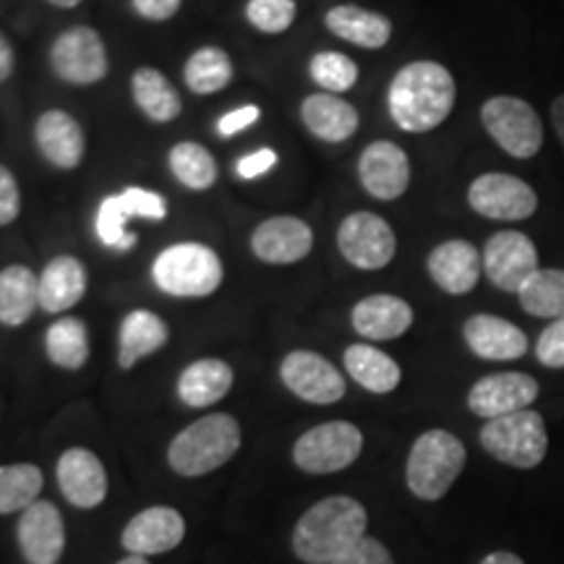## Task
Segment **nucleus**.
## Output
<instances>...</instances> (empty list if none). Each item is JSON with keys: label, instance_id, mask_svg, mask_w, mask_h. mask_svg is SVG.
<instances>
[{"label": "nucleus", "instance_id": "f257e3e1", "mask_svg": "<svg viewBox=\"0 0 564 564\" xmlns=\"http://www.w3.org/2000/svg\"><path fill=\"white\" fill-rule=\"evenodd\" d=\"M455 76L436 61H413L392 76L387 110L400 131L429 133L453 116Z\"/></svg>", "mask_w": 564, "mask_h": 564}, {"label": "nucleus", "instance_id": "f03ea898", "mask_svg": "<svg viewBox=\"0 0 564 564\" xmlns=\"http://www.w3.org/2000/svg\"><path fill=\"white\" fill-rule=\"evenodd\" d=\"M369 512L352 497L319 499L301 514L293 531V552L306 564H333L366 539Z\"/></svg>", "mask_w": 564, "mask_h": 564}, {"label": "nucleus", "instance_id": "7ed1b4c3", "mask_svg": "<svg viewBox=\"0 0 564 564\" xmlns=\"http://www.w3.org/2000/svg\"><path fill=\"white\" fill-rule=\"evenodd\" d=\"M241 423L230 413H209L173 436L167 463L183 478H199L223 468L241 449Z\"/></svg>", "mask_w": 564, "mask_h": 564}, {"label": "nucleus", "instance_id": "20e7f679", "mask_svg": "<svg viewBox=\"0 0 564 564\" xmlns=\"http://www.w3.org/2000/svg\"><path fill=\"white\" fill-rule=\"evenodd\" d=\"M152 280L160 293L173 295V299H207L220 291L225 264L212 246L181 241L154 257Z\"/></svg>", "mask_w": 564, "mask_h": 564}, {"label": "nucleus", "instance_id": "39448f33", "mask_svg": "<svg viewBox=\"0 0 564 564\" xmlns=\"http://www.w3.org/2000/svg\"><path fill=\"white\" fill-rule=\"evenodd\" d=\"M468 453L447 429H429L413 442L405 465L408 489L423 502H436L460 478Z\"/></svg>", "mask_w": 564, "mask_h": 564}, {"label": "nucleus", "instance_id": "423d86ee", "mask_svg": "<svg viewBox=\"0 0 564 564\" xmlns=\"http://www.w3.org/2000/svg\"><path fill=\"white\" fill-rule=\"evenodd\" d=\"M478 440L494 460L512 465L518 470H531L544 463L549 449L544 415L531 408L486 421Z\"/></svg>", "mask_w": 564, "mask_h": 564}, {"label": "nucleus", "instance_id": "0eeeda50", "mask_svg": "<svg viewBox=\"0 0 564 564\" xmlns=\"http://www.w3.org/2000/svg\"><path fill=\"white\" fill-rule=\"evenodd\" d=\"M481 123L494 144L514 160H531L544 147V123L523 97H489L481 108Z\"/></svg>", "mask_w": 564, "mask_h": 564}, {"label": "nucleus", "instance_id": "6e6552de", "mask_svg": "<svg viewBox=\"0 0 564 564\" xmlns=\"http://www.w3.org/2000/svg\"><path fill=\"white\" fill-rule=\"evenodd\" d=\"M364 434L350 421H327L303 432L293 444V463L303 474H340L361 457Z\"/></svg>", "mask_w": 564, "mask_h": 564}, {"label": "nucleus", "instance_id": "1a4fd4ad", "mask_svg": "<svg viewBox=\"0 0 564 564\" xmlns=\"http://www.w3.org/2000/svg\"><path fill=\"white\" fill-rule=\"evenodd\" d=\"M131 217L141 220L162 223L167 217V199L158 192L141 186H129L121 194L105 196L100 209L95 215V232L105 249L112 251H131L139 241L129 230Z\"/></svg>", "mask_w": 564, "mask_h": 564}, {"label": "nucleus", "instance_id": "9d476101", "mask_svg": "<svg viewBox=\"0 0 564 564\" xmlns=\"http://www.w3.org/2000/svg\"><path fill=\"white\" fill-rule=\"evenodd\" d=\"M337 251L356 270L379 272L398 253V236L382 215L352 212L337 228Z\"/></svg>", "mask_w": 564, "mask_h": 564}, {"label": "nucleus", "instance_id": "9b49d317", "mask_svg": "<svg viewBox=\"0 0 564 564\" xmlns=\"http://www.w3.org/2000/svg\"><path fill=\"white\" fill-rule=\"evenodd\" d=\"M51 68L61 82L70 87H91L100 84L110 70L108 47L100 32L87 24L70 26L51 47Z\"/></svg>", "mask_w": 564, "mask_h": 564}, {"label": "nucleus", "instance_id": "f8f14e48", "mask_svg": "<svg viewBox=\"0 0 564 564\" xmlns=\"http://www.w3.org/2000/svg\"><path fill=\"white\" fill-rule=\"evenodd\" d=\"M468 204L476 215L497 223H520L535 215L539 194L531 183L510 173H484L468 186Z\"/></svg>", "mask_w": 564, "mask_h": 564}, {"label": "nucleus", "instance_id": "ddd939ff", "mask_svg": "<svg viewBox=\"0 0 564 564\" xmlns=\"http://www.w3.org/2000/svg\"><path fill=\"white\" fill-rule=\"evenodd\" d=\"M484 272L494 288L505 293H520L539 267V249L531 236L520 230H499L484 246Z\"/></svg>", "mask_w": 564, "mask_h": 564}, {"label": "nucleus", "instance_id": "4468645a", "mask_svg": "<svg viewBox=\"0 0 564 564\" xmlns=\"http://www.w3.org/2000/svg\"><path fill=\"white\" fill-rule=\"evenodd\" d=\"M282 384L312 405H335L345 398V377L333 361L314 350H293L280 364Z\"/></svg>", "mask_w": 564, "mask_h": 564}, {"label": "nucleus", "instance_id": "2eb2a0df", "mask_svg": "<svg viewBox=\"0 0 564 564\" xmlns=\"http://www.w3.org/2000/svg\"><path fill=\"white\" fill-rule=\"evenodd\" d=\"M249 246L253 257L264 264H299L314 251V230L295 215H274L253 228Z\"/></svg>", "mask_w": 564, "mask_h": 564}, {"label": "nucleus", "instance_id": "dca6fc26", "mask_svg": "<svg viewBox=\"0 0 564 564\" xmlns=\"http://www.w3.org/2000/svg\"><path fill=\"white\" fill-rule=\"evenodd\" d=\"M411 158L390 139L371 141L358 158V181L377 202L400 199L411 186Z\"/></svg>", "mask_w": 564, "mask_h": 564}, {"label": "nucleus", "instance_id": "f3484780", "mask_svg": "<svg viewBox=\"0 0 564 564\" xmlns=\"http://www.w3.org/2000/svg\"><path fill=\"white\" fill-rule=\"evenodd\" d=\"M541 387L531 373L502 371L478 379L468 392V411L478 419H502V415L528 411L539 398Z\"/></svg>", "mask_w": 564, "mask_h": 564}, {"label": "nucleus", "instance_id": "a211bd4d", "mask_svg": "<svg viewBox=\"0 0 564 564\" xmlns=\"http://www.w3.org/2000/svg\"><path fill=\"white\" fill-rule=\"evenodd\" d=\"M19 549L26 564H58L66 549V525L63 514L53 502H37L26 507L19 518Z\"/></svg>", "mask_w": 564, "mask_h": 564}, {"label": "nucleus", "instance_id": "6ab92c4d", "mask_svg": "<svg viewBox=\"0 0 564 564\" xmlns=\"http://www.w3.org/2000/svg\"><path fill=\"white\" fill-rule=\"evenodd\" d=\"M426 272L440 291L449 295H468L478 285L484 272V259L470 241L449 238L429 251Z\"/></svg>", "mask_w": 564, "mask_h": 564}, {"label": "nucleus", "instance_id": "aec40b11", "mask_svg": "<svg viewBox=\"0 0 564 564\" xmlns=\"http://www.w3.org/2000/svg\"><path fill=\"white\" fill-rule=\"evenodd\" d=\"M186 535V520L173 507H147L139 514H133L129 525L123 528L121 544L126 552L139 556L165 554L181 546Z\"/></svg>", "mask_w": 564, "mask_h": 564}, {"label": "nucleus", "instance_id": "412c9836", "mask_svg": "<svg viewBox=\"0 0 564 564\" xmlns=\"http://www.w3.org/2000/svg\"><path fill=\"white\" fill-rule=\"evenodd\" d=\"M55 476H58L63 497L74 507H79V510L100 507L105 497H108V474H105V465L87 447L66 449L61 455Z\"/></svg>", "mask_w": 564, "mask_h": 564}, {"label": "nucleus", "instance_id": "4be33fe9", "mask_svg": "<svg viewBox=\"0 0 564 564\" xmlns=\"http://www.w3.org/2000/svg\"><path fill=\"white\" fill-rule=\"evenodd\" d=\"M34 144L45 162L58 171H76L87 154L82 123L66 110H45L34 123Z\"/></svg>", "mask_w": 564, "mask_h": 564}, {"label": "nucleus", "instance_id": "5701e85b", "mask_svg": "<svg viewBox=\"0 0 564 564\" xmlns=\"http://www.w3.org/2000/svg\"><path fill=\"white\" fill-rule=\"evenodd\" d=\"M413 306L392 293L366 295L352 306L350 324L364 340L387 343L403 337L413 327Z\"/></svg>", "mask_w": 564, "mask_h": 564}, {"label": "nucleus", "instance_id": "b1692460", "mask_svg": "<svg viewBox=\"0 0 564 564\" xmlns=\"http://www.w3.org/2000/svg\"><path fill=\"white\" fill-rule=\"evenodd\" d=\"M463 340L484 361H518L528 352V337L518 324L494 314H474L463 324Z\"/></svg>", "mask_w": 564, "mask_h": 564}, {"label": "nucleus", "instance_id": "393cba45", "mask_svg": "<svg viewBox=\"0 0 564 564\" xmlns=\"http://www.w3.org/2000/svg\"><path fill=\"white\" fill-rule=\"evenodd\" d=\"M87 288L89 274L82 259L61 253L40 272V308L47 314H66L87 295Z\"/></svg>", "mask_w": 564, "mask_h": 564}, {"label": "nucleus", "instance_id": "a878e982", "mask_svg": "<svg viewBox=\"0 0 564 564\" xmlns=\"http://www.w3.org/2000/svg\"><path fill=\"white\" fill-rule=\"evenodd\" d=\"M301 121L306 131L327 144H343L361 126V116L340 95L316 91L301 102Z\"/></svg>", "mask_w": 564, "mask_h": 564}, {"label": "nucleus", "instance_id": "bb28decb", "mask_svg": "<svg viewBox=\"0 0 564 564\" xmlns=\"http://www.w3.org/2000/svg\"><path fill=\"white\" fill-rule=\"evenodd\" d=\"M167 340H171V329L160 314L150 308H133L123 316L121 329H118V366L131 371L139 361L165 348Z\"/></svg>", "mask_w": 564, "mask_h": 564}, {"label": "nucleus", "instance_id": "cd10ccee", "mask_svg": "<svg viewBox=\"0 0 564 564\" xmlns=\"http://www.w3.org/2000/svg\"><path fill=\"white\" fill-rule=\"evenodd\" d=\"M232 382H236V373H232V366L228 361H223V358H199V361L188 364L181 371L175 392H178V400L186 408H209L228 398Z\"/></svg>", "mask_w": 564, "mask_h": 564}, {"label": "nucleus", "instance_id": "c85d7f7f", "mask_svg": "<svg viewBox=\"0 0 564 564\" xmlns=\"http://www.w3.org/2000/svg\"><path fill=\"white\" fill-rule=\"evenodd\" d=\"M324 26L350 45L364 47V51H382L392 40V21L379 11L361 9V6L343 3L327 11Z\"/></svg>", "mask_w": 564, "mask_h": 564}, {"label": "nucleus", "instance_id": "c756f323", "mask_svg": "<svg viewBox=\"0 0 564 564\" xmlns=\"http://www.w3.org/2000/svg\"><path fill=\"white\" fill-rule=\"evenodd\" d=\"M343 364L348 377L356 384H361L364 390L373 394H390L403 382V369L394 361L392 356H387L384 350L373 348L369 343H356L348 345L343 352Z\"/></svg>", "mask_w": 564, "mask_h": 564}, {"label": "nucleus", "instance_id": "7c9ffc66", "mask_svg": "<svg viewBox=\"0 0 564 564\" xmlns=\"http://www.w3.org/2000/svg\"><path fill=\"white\" fill-rule=\"evenodd\" d=\"M133 105L152 123H173L183 112V102L173 82L160 68L141 66L131 74Z\"/></svg>", "mask_w": 564, "mask_h": 564}, {"label": "nucleus", "instance_id": "2f4dec72", "mask_svg": "<svg viewBox=\"0 0 564 564\" xmlns=\"http://www.w3.org/2000/svg\"><path fill=\"white\" fill-rule=\"evenodd\" d=\"M40 308V278L30 267L9 264L0 270V324L21 327Z\"/></svg>", "mask_w": 564, "mask_h": 564}, {"label": "nucleus", "instance_id": "473e14b6", "mask_svg": "<svg viewBox=\"0 0 564 564\" xmlns=\"http://www.w3.org/2000/svg\"><path fill=\"white\" fill-rule=\"evenodd\" d=\"M45 352L51 364L63 371H79L87 366L89 348V329L79 316H61L47 327Z\"/></svg>", "mask_w": 564, "mask_h": 564}, {"label": "nucleus", "instance_id": "72a5a7b5", "mask_svg": "<svg viewBox=\"0 0 564 564\" xmlns=\"http://www.w3.org/2000/svg\"><path fill=\"white\" fill-rule=\"evenodd\" d=\"M232 76H236V68H232L230 55L217 45H204L199 51H194L188 55L186 66H183V84L199 97L228 89Z\"/></svg>", "mask_w": 564, "mask_h": 564}, {"label": "nucleus", "instance_id": "f704fd0d", "mask_svg": "<svg viewBox=\"0 0 564 564\" xmlns=\"http://www.w3.org/2000/svg\"><path fill=\"white\" fill-rule=\"evenodd\" d=\"M173 178L188 192H209L217 183V160L199 141H178L167 154Z\"/></svg>", "mask_w": 564, "mask_h": 564}, {"label": "nucleus", "instance_id": "c9c22d12", "mask_svg": "<svg viewBox=\"0 0 564 564\" xmlns=\"http://www.w3.org/2000/svg\"><path fill=\"white\" fill-rule=\"evenodd\" d=\"M520 308L535 319H564V270H539L518 293Z\"/></svg>", "mask_w": 564, "mask_h": 564}, {"label": "nucleus", "instance_id": "e433bc0d", "mask_svg": "<svg viewBox=\"0 0 564 564\" xmlns=\"http://www.w3.org/2000/svg\"><path fill=\"white\" fill-rule=\"evenodd\" d=\"M42 470L32 463L0 465V514L24 512L37 502L42 491Z\"/></svg>", "mask_w": 564, "mask_h": 564}, {"label": "nucleus", "instance_id": "4c0bfd02", "mask_svg": "<svg viewBox=\"0 0 564 564\" xmlns=\"http://www.w3.org/2000/svg\"><path fill=\"white\" fill-rule=\"evenodd\" d=\"M308 76L327 95H345L356 87L361 70H358V63L345 53L322 51L308 61Z\"/></svg>", "mask_w": 564, "mask_h": 564}, {"label": "nucleus", "instance_id": "58836bf2", "mask_svg": "<svg viewBox=\"0 0 564 564\" xmlns=\"http://www.w3.org/2000/svg\"><path fill=\"white\" fill-rule=\"evenodd\" d=\"M295 17H299L295 0H249L246 3V19H249L253 30L262 34L288 32Z\"/></svg>", "mask_w": 564, "mask_h": 564}, {"label": "nucleus", "instance_id": "ea45409f", "mask_svg": "<svg viewBox=\"0 0 564 564\" xmlns=\"http://www.w3.org/2000/svg\"><path fill=\"white\" fill-rule=\"evenodd\" d=\"M535 358L546 369H564V319H554L535 343Z\"/></svg>", "mask_w": 564, "mask_h": 564}, {"label": "nucleus", "instance_id": "a19ab883", "mask_svg": "<svg viewBox=\"0 0 564 564\" xmlns=\"http://www.w3.org/2000/svg\"><path fill=\"white\" fill-rule=\"evenodd\" d=\"M21 212V192L19 181L9 167L0 165V228L11 225Z\"/></svg>", "mask_w": 564, "mask_h": 564}, {"label": "nucleus", "instance_id": "79ce46f5", "mask_svg": "<svg viewBox=\"0 0 564 564\" xmlns=\"http://www.w3.org/2000/svg\"><path fill=\"white\" fill-rule=\"evenodd\" d=\"M274 165H278V152L270 150V147H262V150H253L249 154H243V158H238L236 173L238 178L243 181H257L270 173Z\"/></svg>", "mask_w": 564, "mask_h": 564}, {"label": "nucleus", "instance_id": "37998d69", "mask_svg": "<svg viewBox=\"0 0 564 564\" xmlns=\"http://www.w3.org/2000/svg\"><path fill=\"white\" fill-rule=\"evenodd\" d=\"M333 564H394L390 549L377 539H364Z\"/></svg>", "mask_w": 564, "mask_h": 564}, {"label": "nucleus", "instance_id": "c03bdc74", "mask_svg": "<svg viewBox=\"0 0 564 564\" xmlns=\"http://www.w3.org/2000/svg\"><path fill=\"white\" fill-rule=\"evenodd\" d=\"M259 118H262L259 105H241V108L228 110L225 116H220V121H217V133H220L223 139H230L236 137V133L251 129Z\"/></svg>", "mask_w": 564, "mask_h": 564}, {"label": "nucleus", "instance_id": "a18cd8bd", "mask_svg": "<svg viewBox=\"0 0 564 564\" xmlns=\"http://www.w3.org/2000/svg\"><path fill=\"white\" fill-rule=\"evenodd\" d=\"M133 11L147 21H167L181 11L183 0H131Z\"/></svg>", "mask_w": 564, "mask_h": 564}, {"label": "nucleus", "instance_id": "49530a36", "mask_svg": "<svg viewBox=\"0 0 564 564\" xmlns=\"http://www.w3.org/2000/svg\"><path fill=\"white\" fill-rule=\"evenodd\" d=\"M13 66H17V58H13V47L9 37L0 32V82H6L13 74Z\"/></svg>", "mask_w": 564, "mask_h": 564}, {"label": "nucleus", "instance_id": "de8ad7c7", "mask_svg": "<svg viewBox=\"0 0 564 564\" xmlns=\"http://www.w3.org/2000/svg\"><path fill=\"white\" fill-rule=\"evenodd\" d=\"M552 126H554L556 139H560L562 150H564V95L554 97V102H552Z\"/></svg>", "mask_w": 564, "mask_h": 564}, {"label": "nucleus", "instance_id": "09e8293b", "mask_svg": "<svg viewBox=\"0 0 564 564\" xmlns=\"http://www.w3.org/2000/svg\"><path fill=\"white\" fill-rule=\"evenodd\" d=\"M481 564H525V562L512 552H494L489 556H484Z\"/></svg>", "mask_w": 564, "mask_h": 564}, {"label": "nucleus", "instance_id": "8fccbe9b", "mask_svg": "<svg viewBox=\"0 0 564 564\" xmlns=\"http://www.w3.org/2000/svg\"><path fill=\"white\" fill-rule=\"evenodd\" d=\"M47 3L55 6V9H76V6H82L84 0H47Z\"/></svg>", "mask_w": 564, "mask_h": 564}, {"label": "nucleus", "instance_id": "3c124183", "mask_svg": "<svg viewBox=\"0 0 564 564\" xmlns=\"http://www.w3.org/2000/svg\"><path fill=\"white\" fill-rule=\"evenodd\" d=\"M116 564H150V562H147V556L131 554V556H126V560H121V562H116Z\"/></svg>", "mask_w": 564, "mask_h": 564}]
</instances>
